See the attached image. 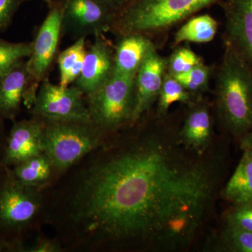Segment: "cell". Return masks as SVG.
Segmentation results:
<instances>
[{"label": "cell", "instance_id": "21", "mask_svg": "<svg viewBox=\"0 0 252 252\" xmlns=\"http://www.w3.org/2000/svg\"><path fill=\"white\" fill-rule=\"evenodd\" d=\"M86 50V38L81 37L59 55L57 63L61 87H68L80 76Z\"/></svg>", "mask_w": 252, "mask_h": 252}, {"label": "cell", "instance_id": "28", "mask_svg": "<svg viewBox=\"0 0 252 252\" xmlns=\"http://www.w3.org/2000/svg\"><path fill=\"white\" fill-rule=\"evenodd\" d=\"M25 0H0V32L7 29Z\"/></svg>", "mask_w": 252, "mask_h": 252}, {"label": "cell", "instance_id": "26", "mask_svg": "<svg viewBox=\"0 0 252 252\" xmlns=\"http://www.w3.org/2000/svg\"><path fill=\"white\" fill-rule=\"evenodd\" d=\"M223 217V223L252 233V203L231 205Z\"/></svg>", "mask_w": 252, "mask_h": 252}, {"label": "cell", "instance_id": "5", "mask_svg": "<svg viewBox=\"0 0 252 252\" xmlns=\"http://www.w3.org/2000/svg\"><path fill=\"white\" fill-rule=\"evenodd\" d=\"M42 121L44 153L52 162L59 180L112 137L92 121Z\"/></svg>", "mask_w": 252, "mask_h": 252}, {"label": "cell", "instance_id": "33", "mask_svg": "<svg viewBox=\"0 0 252 252\" xmlns=\"http://www.w3.org/2000/svg\"><path fill=\"white\" fill-rule=\"evenodd\" d=\"M43 1H45L46 4L49 5V6L54 3V1H53V0H43Z\"/></svg>", "mask_w": 252, "mask_h": 252}, {"label": "cell", "instance_id": "25", "mask_svg": "<svg viewBox=\"0 0 252 252\" xmlns=\"http://www.w3.org/2000/svg\"><path fill=\"white\" fill-rule=\"evenodd\" d=\"M202 63L203 59L190 48L178 47L167 59V72L175 77L189 72Z\"/></svg>", "mask_w": 252, "mask_h": 252}, {"label": "cell", "instance_id": "23", "mask_svg": "<svg viewBox=\"0 0 252 252\" xmlns=\"http://www.w3.org/2000/svg\"><path fill=\"white\" fill-rule=\"evenodd\" d=\"M212 74V68L203 62L189 72L175 76V77L189 92L200 98L203 97V94L208 91Z\"/></svg>", "mask_w": 252, "mask_h": 252}, {"label": "cell", "instance_id": "13", "mask_svg": "<svg viewBox=\"0 0 252 252\" xmlns=\"http://www.w3.org/2000/svg\"><path fill=\"white\" fill-rule=\"evenodd\" d=\"M167 72V59L154 48L144 59L135 75L136 104L132 126L152 110Z\"/></svg>", "mask_w": 252, "mask_h": 252}, {"label": "cell", "instance_id": "17", "mask_svg": "<svg viewBox=\"0 0 252 252\" xmlns=\"http://www.w3.org/2000/svg\"><path fill=\"white\" fill-rule=\"evenodd\" d=\"M11 169L16 180L29 187L50 189L59 181L52 162L44 153L30 158Z\"/></svg>", "mask_w": 252, "mask_h": 252}, {"label": "cell", "instance_id": "22", "mask_svg": "<svg viewBox=\"0 0 252 252\" xmlns=\"http://www.w3.org/2000/svg\"><path fill=\"white\" fill-rule=\"evenodd\" d=\"M200 98L195 97L189 92L180 81L166 72L158 97L156 112L158 115L165 116L168 114L169 109L175 102L188 105Z\"/></svg>", "mask_w": 252, "mask_h": 252}, {"label": "cell", "instance_id": "20", "mask_svg": "<svg viewBox=\"0 0 252 252\" xmlns=\"http://www.w3.org/2000/svg\"><path fill=\"white\" fill-rule=\"evenodd\" d=\"M208 250L217 252H252V233L223 223L209 239Z\"/></svg>", "mask_w": 252, "mask_h": 252}, {"label": "cell", "instance_id": "18", "mask_svg": "<svg viewBox=\"0 0 252 252\" xmlns=\"http://www.w3.org/2000/svg\"><path fill=\"white\" fill-rule=\"evenodd\" d=\"M220 197L231 205L252 203V158L243 152L238 166L223 186Z\"/></svg>", "mask_w": 252, "mask_h": 252}, {"label": "cell", "instance_id": "8", "mask_svg": "<svg viewBox=\"0 0 252 252\" xmlns=\"http://www.w3.org/2000/svg\"><path fill=\"white\" fill-rule=\"evenodd\" d=\"M29 110L32 117L44 121H91L85 95L77 86L61 87L47 77L41 83Z\"/></svg>", "mask_w": 252, "mask_h": 252}, {"label": "cell", "instance_id": "27", "mask_svg": "<svg viewBox=\"0 0 252 252\" xmlns=\"http://www.w3.org/2000/svg\"><path fill=\"white\" fill-rule=\"evenodd\" d=\"M63 250L64 247L59 238H48L38 235L29 245H23L21 252H61Z\"/></svg>", "mask_w": 252, "mask_h": 252}, {"label": "cell", "instance_id": "7", "mask_svg": "<svg viewBox=\"0 0 252 252\" xmlns=\"http://www.w3.org/2000/svg\"><path fill=\"white\" fill-rule=\"evenodd\" d=\"M49 14L38 30L32 41V49L26 61L30 74V84L24 105L31 108L40 86L54 62L62 34L63 3L54 2Z\"/></svg>", "mask_w": 252, "mask_h": 252}, {"label": "cell", "instance_id": "24", "mask_svg": "<svg viewBox=\"0 0 252 252\" xmlns=\"http://www.w3.org/2000/svg\"><path fill=\"white\" fill-rule=\"evenodd\" d=\"M32 49L31 42H9L0 39V78L31 56Z\"/></svg>", "mask_w": 252, "mask_h": 252}, {"label": "cell", "instance_id": "15", "mask_svg": "<svg viewBox=\"0 0 252 252\" xmlns=\"http://www.w3.org/2000/svg\"><path fill=\"white\" fill-rule=\"evenodd\" d=\"M30 74L27 63H18L0 78V117L14 121L27 97Z\"/></svg>", "mask_w": 252, "mask_h": 252}, {"label": "cell", "instance_id": "10", "mask_svg": "<svg viewBox=\"0 0 252 252\" xmlns=\"http://www.w3.org/2000/svg\"><path fill=\"white\" fill-rule=\"evenodd\" d=\"M225 45L252 67V0H221Z\"/></svg>", "mask_w": 252, "mask_h": 252}, {"label": "cell", "instance_id": "12", "mask_svg": "<svg viewBox=\"0 0 252 252\" xmlns=\"http://www.w3.org/2000/svg\"><path fill=\"white\" fill-rule=\"evenodd\" d=\"M187 106L179 130L180 140L189 150L203 154L214 143V118L211 105L202 97Z\"/></svg>", "mask_w": 252, "mask_h": 252}, {"label": "cell", "instance_id": "30", "mask_svg": "<svg viewBox=\"0 0 252 252\" xmlns=\"http://www.w3.org/2000/svg\"><path fill=\"white\" fill-rule=\"evenodd\" d=\"M238 141L243 152L248 154L252 158V131L245 134Z\"/></svg>", "mask_w": 252, "mask_h": 252}, {"label": "cell", "instance_id": "2", "mask_svg": "<svg viewBox=\"0 0 252 252\" xmlns=\"http://www.w3.org/2000/svg\"><path fill=\"white\" fill-rule=\"evenodd\" d=\"M225 46L216 74L215 117L223 135L238 140L252 131V67Z\"/></svg>", "mask_w": 252, "mask_h": 252}, {"label": "cell", "instance_id": "11", "mask_svg": "<svg viewBox=\"0 0 252 252\" xmlns=\"http://www.w3.org/2000/svg\"><path fill=\"white\" fill-rule=\"evenodd\" d=\"M44 123L39 118L13 121V126L6 137L4 163L12 167L30 158L44 153Z\"/></svg>", "mask_w": 252, "mask_h": 252}, {"label": "cell", "instance_id": "29", "mask_svg": "<svg viewBox=\"0 0 252 252\" xmlns=\"http://www.w3.org/2000/svg\"><path fill=\"white\" fill-rule=\"evenodd\" d=\"M4 120L0 117V176L2 175L6 167L4 163V154L7 134L5 130Z\"/></svg>", "mask_w": 252, "mask_h": 252}, {"label": "cell", "instance_id": "31", "mask_svg": "<svg viewBox=\"0 0 252 252\" xmlns=\"http://www.w3.org/2000/svg\"><path fill=\"white\" fill-rule=\"evenodd\" d=\"M99 1L108 6L116 14H117L125 6L129 0H99Z\"/></svg>", "mask_w": 252, "mask_h": 252}, {"label": "cell", "instance_id": "16", "mask_svg": "<svg viewBox=\"0 0 252 252\" xmlns=\"http://www.w3.org/2000/svg\"><path fill=\"white\" fill-rule=\"evenodd\" d=\"M155 47L153 40L142 34L118 36L114 48V73L135 77L144 59Z\"/></svg>", "mask_w": 252, "mask_h": 252}, {"label": "cell", "instance_id": "3", "mask_svg": "<svg viewBox=\"0 0 252 252\" xmlns=\"http://www.w3.org/2000/svg\"><path fill=\"white\" fill-rule=\"evenodd\" d=\"M51 188L38 189L16 180L11 167L0 176V240L15 252L46 223Z\"/></svg>", "mask_w": 252, "mask_h": 252}, {"label": "cell", "instance_id": "4", "mask_svg": "<svg viewBox=\"0 0 252 252\" xmlns=\"http://www.w3.org/2000/svg\"><path fill=\"white\" fill-rule=\"evenodd\" d=\"M221 0H129L116 15L111 32L116 36L140 34L160 37L200 10Z\"/></svg>", "mask_w": 252, "mask_h": 252}, {"label": "cell", "instance_id": "1", "mask_svg": "<svg viewBox=\"0 0 252 252\" xmlns=\"http://www.w3.org/2000/svg\"><path fill=\"white\" fill-rule=\"evenodd\" d=\"M181 124L149 111L64 175L53 217L71 247L175 252L196 243L224 186L230 139L197 154L181 142Z\"/></svg>", "mask_w": 252, "mask_h": 252}, {"label": "cell", "instance_id": "32", "mask_svg": "<svg viewBox=\"0 0 252 252\" xmlns=\"http://www.w3.org/2000/svg\"><path fill=\"white\" fill-rule=\"evenodd\" d=\"M15 252L14 248L4 240H0V252Z\"/></svg>", "mask_w": 252, "mask_h": 252}, {"label": "cell", "instance_id": "14", "mask_svg": "<svg viewBox=\"0 0 252 252\" xmlns=\"http://www.w3.org/2000/svg\"><path fill=\"white\" fill-rule=\"evenodd\" d=\"M113 73L114 49L105 36H97L86 50L82 70L74 86L87 96L103 85Z\"/></svg>", "mask_w": 252, "mask_h": 252}, {"label": "cell", "instance_id": "9", "mask_svg": "<svg viewBox=\"0 0 252 252\" xmlns=\"http://www.w3.org/2000/svg\"><path fill=\"white\" fill-rule=\"evenodd\" d=\"M117 14L99 0H65L63 3L62 34L77 39L103 36L111 32Z\"/></svg>", "mask_w": 252, "mask_h": 252}, {"label": "cell", "instance_id": "6", "mask_svg": "<svg viewBox=\"0 0 252 252\" xmlns=\"http://www.w3.org/2000/svg\"><path fill=\"white\" fill-rule=\"evenodd\" d=\"M85 99L91 121L112 137L132 126L136 104L135 76L113 73L103 85Z\"/></svg>", "mask_w": 252, "mask_h": 252}, {"label": "cell", "instance_id": "19", "mask_svg": "<svg viewBox=\"0 0 252 252\" xmlns=\"http://www.w3.org/2000/svg\"><path fill=\"white\" fill-rule=\"evenodd\" d=\"M218 26V22L209 14L190 18L176 32L174 38L175 45L183 42H210L216 36Z\"/></svg>", "mask_w": 252, "mask_h": 252}]
</instances>
